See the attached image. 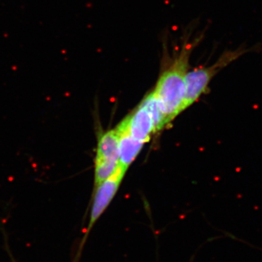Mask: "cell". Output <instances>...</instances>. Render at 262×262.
Masks as SVG:
<instances>
[{"label":"cell","mask_w":262,"mask_h":262,"mask_svg":"<svg viewBox=\"0 0 262 262\" xmlns=\"http://www.w3.org/2000/svg\"><path fill=\"white\" fill-rule=\"evenodd\" d=\"M199 39L183 40L182 46L175 51L172 58H166L156 86L152 92L168 123L182 113L185 94L186 77L189 67V58Z\"/></svg>","instance_id":"obj_1"},{"label":"cell","mask_w":262,"mask_h":262,"mask_svg":"<svg viewBox=\"0 0 262 262\" xmlns=\"http://www.w3.org/2000/svg\"><path fill=\"white\" fill-rule=\"evenodd\" d=\"M246 50L239 48L235 51L225 52L215 63L210 67H201L188 71L186 77L185 94L182 106V113L187 110L206 92L208 84L221 70L244 55Z\"/></svg>","instance_id":"obj_2"},{"label":"cell","mask_w":262,"mask_h":262,"mask_svg":"<svg viewBox=\"0 0 262 262\" xmlns=\"http://www.w3.org/2000/svg\"><path fill=\"white\" fill-rule=\"evenodd\" d=\"M127 171L124 170L121 167H117L115 173L105 180L102 184H100L94 189V199H93L92 207H91V214L87 232L84 237V241L89 235L90 231L93 228L98 219L106 211L110 206L114 198L116 195L117 191L120 188L124 177Z\"/></svg>","instance_id":"obj_3"},{"label":"cell","mask_w":262,"mask_h":262,"mask_svg":"<svg viewBox=\"0 0 262 262\" xmlns=\"http://www.w3.org/2000/svg\"><path fill=\"white\" fill-rule=\"evenodd\" d=\"M115 129L119 136V166L127 171L140 153L144 144L136 140L131 135L127 117L120 122Z\"/></svg>","instance_id":"obj_4"},{"label":"cell","mask_w":262,"mask_h":262,"mask_svg":"<svg viewBox=\"0 0 262 262\" xmlns=\"http://www.w3.org/2000/svg\"><path fill=\"white\" fill-rule=\"evenodd\" d=\"M94 163L119 164V136L116 129L100 136Z\"/></svg>","instance_id":"obj_5"},{"label":"cell","mask_w":262,"mask_h":262,"mask_svg":"<svg viewBox=\"0 0 262 262\" xmlns=\"http://www.w3.org/2000/svg\"><path fill=\"white\" fill-rule=\"evenodd\" d=\"M13 262H15V261H13Z\"/></svg>","instance_id":"obj_6"}]
</instances>
